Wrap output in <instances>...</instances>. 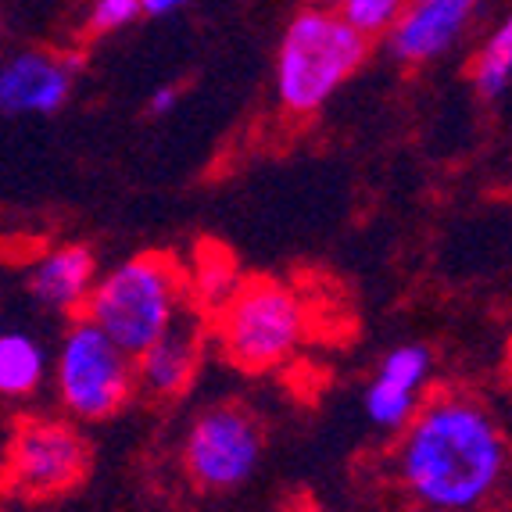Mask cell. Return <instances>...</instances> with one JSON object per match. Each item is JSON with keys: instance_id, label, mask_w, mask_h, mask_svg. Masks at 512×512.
<instances>
[{"instance_id": "17", "label": "cell", "mask_w": 512, "mask_h": 512, "mask_svg": "<svg viewBox=\"0 0 512 512\" xmlns=\"http://www.w3.org/2000/svg\"><path fill=\"white\" fill-rule=\"evenodd\" d=\"M140 15V0H97L90 15V33H111Z\"/></svg>"}, {"instance_id": "16", "label": "cell", "mask_w": 512, "mask_h": 512, "mask_svg": "<svg viewBox=\"0 0 512 512\" xmlns=\"http://www.w3.org/2000/svg\"><path fill=\"white\" fill-rule=\"evenodd\" d=\"M402 8L405 0H341V18L362 36H376L394 26Z\"/></svg>"}, {"instance_id": "6", "label": "cell", "mask_w": 512, "mask_h": 512, "mask_svg": "<svg viewBox=\"0 0 512 512\" xmlns=\"http://www.w3.org/2000/svg\"><path fill=\"white\" fill-rule=\"evenodd\" d=\"M262 459V427L240 405H219L187 437V470L205 491H233Z\"/></svg>"}, {"instance_id": "13", "label": "cell", "mask_w": 512, "mask_h": 512, "mask_svg": "<svg viewBox=\"0 0 512 512\" xmlns=\"http://www.w3.org/2000/svg\"><path fill=\"white\" fill-rule=\"evenodd\" d=\"M43 380V351L26 333L0 337V394H29Z\"/></svg>"}, {"instance_id": "15", "label": "cell", "mask_w": 512, "mask_h": 512, "mask_svg": "<svg viewBox=\"0 0 512 512\" xmlns=\"http://www.w3.org/2000/svg\"><path fill=\"white\" fill-rule=\"evenodd\" d=\"M509 76H512V26L505 22L495 33V40L487 43L484 54L477 58L473 79H477L484 97H502L509 90Z\"/></svg>"}, {"instance_id": "1", "label": "cell", "mask_w": 512, "mask_h": 512, "mask_svg": "<svg viewBox=\"0 0 512 512\" xmlns=\"http://www.w3.org/2000/svg\"><path fill=\"white\" fill-rule=\"evenodd\" d=\"M398 466L423 505L473 509L505 473L502 430L473 398H434L412 419Z\"/></svg>"}, {"instance_id": "7", "label": "cell", "mask_w": 512, "mask_h": 512, "mask_svg": "<svg viewBox=\"0 0 512 512\" xmlns=\"http://www.w3.org/2000/svg\"><path fill=\"white\" fill-rule=\"evenodd\" d=\"M86 473V448L65 423H22L8 455V480L18 495L47 498L69 491Z\"/></svg>"}, {"instance_id": "5", "label": "cell", "mask_w": 512, "mask_h": 512, "mask_svg": "<svg viewBox=\"0 0 512 512\" xmlns=\"http://www.w3.org/2000/svg\"><path fill=\"white\" fill-rule=\"evenodd\" d=\"M58 384L61 398L76 416L104 419L122 409V402L137 384L133 355H126L101 326L79 316V323L65 337V348H61Z\"/></svg>"}, {"instance_id": "18", "label": "cell", "mask_w": 512, "mask_h": 512, "mask_svg": "<svg viewBox=\"0 0 512 512\" xmlns=\"http://www.w3.org/2000/svg\"><path fill=\"white\" fill-rule=\"evenodd\" d=\"M176 97H180V94H176L172 86H162V90H158V94L151 97V111H154V115H165V111H169L172 104H176Z\"/></svg>"}, {"instance_id": "19", "label": "cell", "mask_w": 512, "mask_h": 512, "mask_svg": "<svg viewBox=\"0 0 512 512\" xmlns=\"http://www.w3.org/2000/svg\"><path fill=\"white\" fill-rule=\"evenodd\" d=\"M180 4H187V0H140V11H147V15H165V11L180 8Z\"/></svg>"}, {"instance_id": "8", "label": "cell", "mask_w": 512, "mask_h": 512, "mask_svg": "<svg viewBox=\"0 0 512 512\" xmlns=\"http://www.w3.org/2000/svg\"><path fill=\"white\" fill-rule=\"evenodd\" d=\"M79 69V58L58 61L51 54H22L0 69V111L4 115H51L65 104L72 86V72Z\"/></svg>"}, {"instance_id": "14", "label": "cell", "mask_w": 512, "mask_h": 512, "mask_svg": "<svg viewBox=\"0 0 512 512\" xmlns=\"http://www.w3.org/2000/svg\"><path fill=\"white\" fill-rule=\"evenodd\" d=\"M237 283H240V276H237V269H233V258L226 255V251L212 248V244L201 248V258H197V283H194L197 298L219 312L222 301L237 291Z\"/></svg>"}, {"instance_id": "10", "label": "cell", "mask_w": 512, "mask_h": 512, "mask_svg": "<svg viewBox=\"0 0 512 512\" xmlns=\"http://www.w3.org/2000/svg\"><path fill=\"white\" fill-rule=\"evenodd\" d=\"M197 355H201L197 326L180 323V316H176L165 326L162 337H154L133 359V373H137L140 387L151 391L154 398H176L187 391L190 376L197 369Z\"/></svg>"}, {"instance_id": "2", "label": "cell", "mask_w": 512, "mask_h": 512, "mask_svg": "<svg viewBox=\"0 0 512 512\" xmlns=\"http://www.w3.org/2000/svg\"><path fill=\"white\" fill-rule=\"evenodd\" d=\"M183 269L169 255H137L122 269L104 276L83 298V319L101 326L126 355L140 351L162 337L165 326L180 316L183 305Z\"/></svg>"}, {"instance_id": "3", "label": "cell", "mask_w": 512, "mask_h": 512, "mask_svg": "<svg viewBox=\"0 0 512 512\" xmlns=\"http://www.w3.org/2000/svg\"><path fill=\"white\" fill-rule=\"evenodd\" d=\"M366 36L330 11H305L291 22L280 47V97L291 111H316L359 69Z\"/></svg>"}, {"instance_id": "4", "label": "cell", "mask_w": 512, "mask_h": 512, "mask_svg": "<svg viewBox=\"0 0 512 512\" xmlns=\"http://www.w3.org/2000/svg\"><path fill=\"white\" fill-rule=\"evenodd\" d=\"M219 333L230 362L240 369H269L298 348L305 333L301 298L273 280L237 283L219 308Z\"/></svg>"}, {"instance_id": "9", "label": "cell", "mask_w": 512, "mask_h": 512, "mask_svg": "<svg viewBox=\"0 0 512 512\" xmlns=\"http://www.w3.org/2000/svg\"><path fill=\"white\" fill-rule=\"evenodd\" d=\"M480 0H416L409 11L394 18L391 51L402 61H427L441 54L462 26L470 22Z\"/></svg>"}, {"instance_id": "12", "label": "cell", "mask_w": 512, "mask_h": 512, "mask_svg": "<svg viewBox=\"0 0 512 512\" xmlns=\"http://www.w3.org/2000/svg\"><path fill=\"white\" fill-rule=\"evenodd\" d=\"M90 280H94V255L83 244H72V248H58L54 255L43 258L33 269L29 287L43 305L79 312L86 291H90Z\"/></svg>"}, {"instance_id": "20", "label": "cell", "mask_w": 512, "mask_h": 512, "mask_svg": "<svg viewBox=\"0 0 512 512\" xmlns=\"http://www.w3.org/2000/svg\"><path fill=\"white\" fill-rule=\"evenodd\" d=\"M312 4H319V8H337L341 0H312Z\"/></svg>"}, {"instance_id": "11", "label": "cell", "mask_w": 512, "mask_h": 512, "mask_svg": "<svg viewBox=\"0 0 512 512\" xmlns=\"http://www.w3.org/2000/svg\"><path fill=\"white\" fill-rule=\"evenodd\" d=\"M430 373V351L419 344L394 348L366 394L369 419L380 427H405L416 412V391Z\"/></svg>"}]
</instances>
